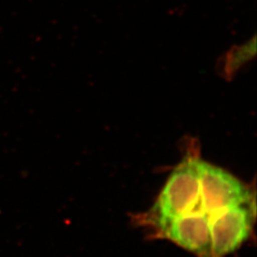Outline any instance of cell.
I'll list each match as a JSON object with an SVG mask.
<instances>
[{"label": "cell", "instance_id": "1", "mask_svg": "<svg viewBox=\"0 0 257 257\" xmlns=\"http://www.w3.org/2000/svg\"><path fill=\"white\" fill-rule=\"evenodd\" d=\"M197 161H185L169 176L154 207L157 228L185 214L204 211Z\"/></svg>", "mask_w": 257, "mask_h": 257}, {"label": "cell", "instance_id": "2", "mask_svg": "<svg viewBox=\"0 0 257 257\" xmlns=\"http://www.w3.org/2000/svg\"><path fill=\"white\" fill-rule=\"evenodd\" d=\"M203 210L211 216L232 207L250 202L248 188L227 171L197 161Z\"/></svg>", "mask_w": 257, "mask_h": 257}, {"label": "cell", "instance_id": "3", "mask_svg": "<svg viewBox=\"0 0 257 257\" xmlns=\"http://www.w3.org/2000/svg\"><path fill=\"white\" fill-rule=\"evenodd\" d=\"M253 217L249 203L210 216L211 256H228L241 248L251 234Z\"/></svg>", "mask_w": 257, "mask_h": 257}, {"label": "cell", "instance_id": "4", "mask_svg": "<svg viewBox=\"0 0 257 257\" xmlns=\"http://www.w3.org/2000/svg\"><path fill=\"white\" fill-rule=\"evenodd\" d=\"M161 236L198 257L211 256L210 216L194 211L157 228Z\"/></svg>", "mask_w": 257, "mask_h": 257}]
</instances>
